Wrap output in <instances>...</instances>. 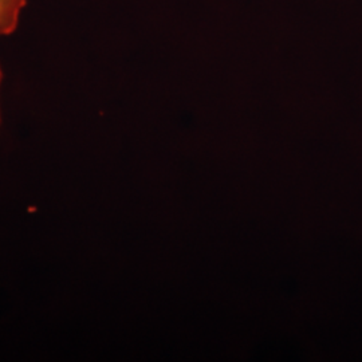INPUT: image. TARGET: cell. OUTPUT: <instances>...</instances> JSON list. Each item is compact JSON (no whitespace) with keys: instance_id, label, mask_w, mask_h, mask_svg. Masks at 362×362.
Here are the masks:
<instances>
[{"instance_id":"6da1fadb","label":"cell","mask_w":362,"mask_h":362,"mask_svg":"<svg viewBox=\"0 0 362 362\" xmlns=\"http://www.w3.org/2000/svg\"><path fill=\"white\" fill-rule=\"evenodd\" d=\"M26 0H0V35H10L16 30Z\"/></svg>"},{"instance_id":"7a4b0ae2","label":"cell","mask_w":362,"mask_h":362,"mask_svg":"<svg viewBox=\"0 0 362 362\" xmlns=\"http://www.w3.org/2000/svg\"><path fill=\"white\" fill-rule=\"evenodd\" d=\"M1 78H3V73H1V67H0V83H1Z\"/></svg>"}]
</instances>
